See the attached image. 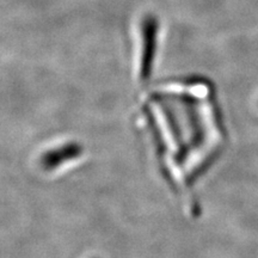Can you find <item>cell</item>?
Returning <instances> with one entry per match:
<instances>
[{
    "label": "cell",
    "mask_w": 258,
    "mask_h": 258,
    "mask_svg": "<svg viewBox=\"0 0 258 258\" xmlns=\"http://www.w3.org/2000/svg\"><path fill=\"white\" fill-rule=\"evenodd\" d=\"M157 23L153 18H147L143 25V37L145 44L143 47V55H141L140 64V78L147 79L152 71V62L154 59V50H156L157 41Z\"/></svg>",
    "instance_id": "6da1fadb"
},
{
    "label": "cell",
    "mask_w": 258,
    "mask_h": 258,
    "mask_svg": "<svg viewBox=\"0 0 258 258\" xmlns=\"http://www.w3.org/2000/svg\"><path fill=\"white\" fill-rule=\"evenodd\" d=\"M80 154V147L78 145H69V146H63L61 148L51 151L42 159V163L46 169H53V167L59 166L62 159H71V158H76Z\"/></svg>",
    "instance_id": "7a4b0ae2"
}]
</instances>
